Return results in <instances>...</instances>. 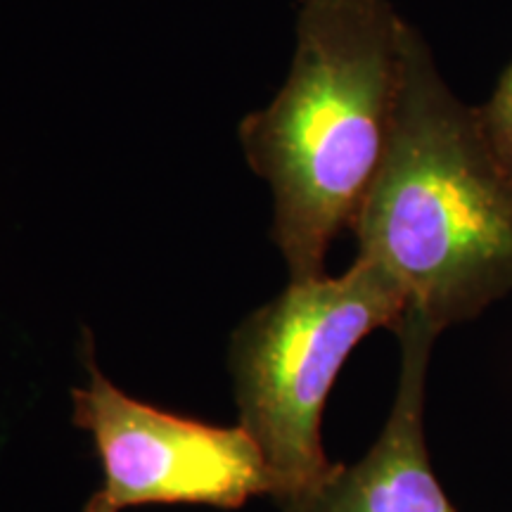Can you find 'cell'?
I'll list each match as a JSON object with an SVG mask.
<instances>
[{"instance_id": "obj_6", "label": "cell", "mask_w": 512, "mask_h": 512, "mask_svg": "<svg viewBox=\"0 0 512 512\" xmlns=\"http://www.w3.org/2000/svg\"><path fill=\"white\" fill-rule=\"evenodd\" d=\"M477 117L498 162L512 178V64L501 74L491 98L477 107Z\"/></svg>"}, {"instance_id": "obj_3", "label": "cell", "mask_w": 512, "mask_h": 512, "mask_svg": "<svg viewBox=\"0 0 512 512\" xmlns=\"http://www.w3.org/2000/svg\"><path fill=\"white\" fill-rule=\"evenodd\" d=\"M403 299L392 280L358 259L339 278L304 280L235 330L230 368L242 427L264 453L285 512L335 470L320 422L339 370L370 332L399 330Z\"/></svg>"}, {"instance_id": "obj_5", "label": "cell", "mask_w": 512, "mask_h": 512, "mask_svg": "<svg viewBox=\"0 0 512 512\" xmlns=\"http://www.w3.org/2000/svg\"><path fill=\"white\" fill-rule=\"evenodd\" d=\"M394 408L373 448L332 475L290 512H458L434 475L425 444V377L434 335L401 328Z\"/></svg>"}, {"instance_id": "obj_2", "label": "cell", "mask_w": 512, "mask_h": 512, "mask_svg": "<svg viewBox=\"0 0 512 512\" xmlns=\"http://www.w3.org/2000/svg\"><path fill=\"white\" fill-rule=\"evenodd\" d=\"M406 24L387 0H302L285 86L240 124L249 166L271 183L292 283L325 275L332 240L354 226L384 162Z\"/></svg>"}, {"instance_id": "obj_4", "label": "cell", "mask_w": 512, "mask_h": 512, "mask_svg": "<svg viewBox=\"0 0 512 512\" xmlns=\"http://www.w3.org/2000/svg\"><path fill=\"white\" fill-rule=\"evenodd\" d=\"M88 387L74 389V425L93 434L105 484L83 512H121L147 503H204L240 508L273 496L264 453L245 427L159 411L119 392L95 366L86 344Z\"/></svg>"}, {"instance_id": "obj_1", "label": "cell", "mask_w": 512, "mask_h": 512, "mask_svg": "<svg viewBox=\"0 0 512 512\" xmlns=\"http://www.w3.org/2000/svg\"><path fill=\"white\" fill-rule=\"evenodd\" d=\"M351 230L401 294L399 330L439 337L512 292V178L411 24L392 140Z\"/></svg>"}]
</instances>
